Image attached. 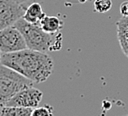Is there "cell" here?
<instances>
[{
  "instance_id": "cell-1",
  "label": "cell",
  "mask_w": 128,
  "mask_h": 116,
  "mask_svg": "<svg viewBox=\"0 0 128 116\" xmlns=\"http://www.w3.org/2000/svg\"><path fill=\"white\" fill-rule=\"evenodd\" d=\"M4 64L22 74L34 83L45 82L53 72V59L46 53L29 48L1 56Z\"/></svg>"
},
{
  "instance_id": "cell-2",
  "label": "cell",
  "mask_w": 128,
  "mask_h": 116,
  "mask_svg": "<svg viewBox=\"0 0 128 116\" xmlns=\"http://www.w3.org/2000/svg\"><path fill=\"white\" fill-rule=\"evenodd\" d=\"M14 26L20 30L27 44V48L41 51L50 52L58 51L62 48V33H47L45 32L39 23H29L22 17L18 19Z\"/></svg>"
},
{
  "instance_id": "cell-3",
  "label": "cell",
  "mask_w": 128,
  "mask_h": 116,
  "mask_svg": "<svg viewBox=\"0 0 128 116\" xmlns=\"http://www.w3.org/2000/svg\"><path fill=\"white\" fill-rule=\"evenodd\" d=\"M33 85V81L12 68L0 64V107L5 105L20 90Z\"/></svg>"
},
{
  "instance_id": "cell-4",
  "label": "cell",
  "mask_w": 128,
  "mask_h": 116,
  "mask_svg": "<svg viewBox=\"0 0 128 116\" xmlns=\"http://www.w3.org/2000/svg\"><path fill=\"white\" fill-rule=\"evenodd\" d=\"M27 48L24 36L14 25L8 26L0 30V51L4 53H12Z\"/></svg>"
},
{
  "instance_id": "cell-5",
  "label": "cell",
  "mask_w": 128,
  "mask_h": 116,
  "mask_svg": "<svg viewBox=\"0 0 128 116\" xmlns=\"http://www.w3.org/2000/svg\"><path fill=\"white\" fill-rule=\"evenodd\" d=\"M25 7L15 0H0V30L14 23L23 17Z\"/></svg>"
},
{
  "instance_id": "cell-6",
  "label": "cell",
  "mask_w": 128,
  "mask_h": 116,
  "mask_svg": "<svg viewBox=\"0 0 128 116\" xmlns=\"http://www.w3.org/2000/svg\"><path fill=\"white\" fill-rule=\"evenodd\" d=\"M43 97V93L41 90L30 86L24 88L17 92L12 98H10L5 105L9 106H21V107H29L36 108L41 102Z\"/></svg>"
},
{
  "instance_id": "cell-7",
  "label": "cell",
  "mask_w": 128,
  "mask_h": 116,
  "mask_svg": "<svg viewBox=\"0 0 128 116\" xmlns=\"http://www.w3.org/2000/svg\"><path fill=\"white\" fill-rule=\"evenodd\" d=\"M41 28L47 33H58L61 32L63 28V21L57 16L45 15L39 22Z\"/></svg>"
},
{
  "instance_id": "cell-8",
  "label": "cell",
  "mask_w": 128,
  "mask_h": 116,
  "mask_svg": "<svg viewBox=\"0 0 128 116\" xmlns=\"http://www.w3.org/2000/svg\"><path fill=\"white\" fill-rule=\"evenodd\" d=\"M46 14L43 11L42 6L38 2H34L25 9V12L22 18L29 23H39L40 20Z\"/></svg>"
},
{
  "instance_id": "cell-9",
  "label": "cell",
  "mask_w": 128,
  "mask_h": 116,
  "mask_svg": "<svg viewBox=\"0 0 128 116\" xmlns=\"http://www.w3.org/2000/svg\"><path fill=\"white\" fill-rule=\"evenodd\" d=\"M33 108L3 105L0 107V116H31Z\"/></svg>"
},
{
  "instance_id": "cell-10",
  "label": "cell",
  "mask_w": 128,
  "mask_h": 116,
  "mask_svg": "<svg viewBox=\"0 0 128 116\" xmlns=\"http://www.w3.org/2000/svg\"><path fill=\"white\" fill-rule=\"evenodd\" d=\"M112 7L111 0H95L93 2V9L96 13L108 12Z\"/></svg>"
},
{
  "instance_id": "cell-11",
  "label": "cell",
  "mask_w": 128,
  "mask_h": 116,
  "mask_svg": "<svg viewBox=\"0 0 128 116\" xmlns=\"http://www.w3.org/2000/svg\"><path fill=\"white\" fill-rule=\"evenodd\" d=\"M53 115V107L50 105H44L42 107H36L32 111L31 116H51Z\"/></svg>"
},
{
  "instance_id": "cell-12",
  "label": "cell",
  "mask_w": 128,
  "mask_h": 116,
  "mask_svg": "<svg viewBox=\"0 0 128 116\" xmlns=\"http://www.w3.org/2000/svg\"><path fill=\"white\" fill-rule=\"evenodd\" d=\"M116 27L117 34L128 35V16H122V18L116 22Z\"/></svg>"
},
{
  "instance_id": "cell-13",
  "label": "cell",
  "mask_w": 128,
  "mask_h": 116,
  "mask_svg": "<svg viewBox=\"0 0 128 116\" xmlns=\"http://www.w3.org/2000/svg\"><path fill=\"white\" fill-rule=\"evenodd\" d=\"M117 38H118V42L120 44V47L123 53L128 57V35L117 34Z\"/></svg>"
},
{
  "instance_id": "cell-14",
  "label": "cell",
  "mask_w": 128,
  "mask_h": 116,
  "mask_svg": "<svg viewBox=\"0 0 128 116\" xmlns=\"http://www.w3.org/2000/svg\"><path fill=\"white\" fill-rule=\"evenodd\" d=\"M120 13L122 16H128V1H124L120 5Z\"/></svg>"
},
{
  "instance_id": "cell-15",
  "label": "cell",
  "mask_w": 128,
  "mask_h": 116,
  "mask_svg": "<svg viewBox=\"0 0 128 116\" xmlns=\"http://www.w3.org/2000/svg\"><path fill=\"white\" fill-rule=\"evenodd\" d=\"M15 1H17V2H19V3H25V2H27V1H29V0H15Z\"/></svg>"
},
{
  "instance_id": "cell-16",
  "label": "cell",
  "mask_w": 128,
  "mask_h": 116,
  "mask_svg": "<svg viewBox=\"0 0 128 116\" xmlns=\"http://www.w3.org/2000/svg\"><path fill=\"white\" fill-rule=\"evenodd\" d=\"M89 0H78V2H80V3H86V2H88Z\"/></svg>"
},
{
  "instance_id": "cell-17",
  "label": "cell",
  "mask_w": 128,
  "mask_h": 116,
  "mask_svg": "<svg viewBox=\"0 0 128 116\" xmlns=\"http://www.w3.org/2000/svg\"><path fill=\"white\" fill-rule=\"evenodd\" d=\"M1 56H2V52L0 51V64H1Z\"/></svg>"
}]
</instances>
